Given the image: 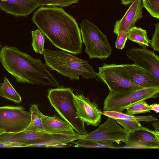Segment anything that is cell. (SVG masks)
<instances>
[{
    "mask_svg": "<svg viewBox=\"0 0 159 159\" xmlns=\"http://www.w3.org/2000/svg\"><path fill=\"white\" fill-rule=\"evenodd\" d=\"M32 21L57 48L74 55L82 52L81 32L75 19L61 8L42 7Z\"/></svg>",
    "mask_w": 159,
    "mask_h": 159,
    "instance_id": "obj_1",
    "label": "cell"
},
{
    "mask_svg": "<svg viewBox=\"0 0 159 159\" xmlns=\"http://www.w3.org/2000/svg\"><path fill=\"white\" fill-rule=\"evenodd\" d=\"M0 62L17 82L53 87L59 85L40 59L16 47H3L0 51Z\"/></svg>",
    "mask_w": 159,
    "mask_h": 159,
    "instance_id": "obj_2",
    "label": "cell"
},
{
    "mask_svg": "<svg viewBox=\"0 0 159 159\" xmlns=\"http://www.w3.org/2000/svg\"><path fill=\"white\" fill-rule=\"evenodd\" d=\"M45 65L51 70H55L71 80H79V76L89 79L95 78V72L88 62L60 51L44 49L43 53Z\"/></svg>",
    "mask_w": 159,
    "mask_h": 159,
    "instance_id": "obj_3",
    "label": "cell"
},
{
    "mask_svg": "<svg viewBox=\"0 0 159 159\" xmlns=\"http://www.w3.org/2000/svg\"><path fill=\"white\" fill-rule=\"evenodd\" d=\"M74 94L71 88L60 86L49 90L48 98L51 105L60 117L70 125L77 134L84 135L88 132L85 128L84 123L78 118Z\"/></svg>",
    "mask_w": 159,
    "mask_h": 159,
    "instance_id": "obj_4",
    "label": "cell"
},
{
    "mask_svg": "<svg viewBox=\"0 0 159 159\" xmlns=\"http://www.w3.org/2000/svg\"><path fill=\"white\" fill-rule=\"evenodd\" d=\"M159 86L132 90L111 91L105 99L103 111L123 112L128 107L149 98L156 99L159 96Z\"/></svg>",
    "mask_w": 159,
    "mask_h": 159,
    "instance_id": "obj_5",
    "label": "cell"
},
{
    "mask_svg": "<svg viewBox=\"0 0 159 159\" xmlns=\"http://www.w3.org/2000/svg\"><path fill=\"white\" fill-rule=\"evenodd\" d=\"M80 28L85 52L90 58L105 59L110 56L112 48L107 37L97 26L84 19L81 21Z\"/></svg>",
    "mask_w": 159,
    "mask_h": 159,
    "instance_id": "obj_6",
    "label": "cell"
},
{
    "mask_svg": "<svg viewBox=\"0 0 159 159\" xmlns=\"http://www.w3.org/2000/svg\"><path fill=\"white\" fill-rule=\"evenodd\" d=\"M98 80L107 86L109 91H122L143 88L134 83L124 64L104 63L97 73Z\"/></svg>",
    "mask_w": 159,
    "mask_h": 159,
    "instance_id": "obj_7",
    "label": "cell"
},
{
    "mask_svg": "<svg viewBox=\"0 0 159 159\" xmlns=\"http://www.w3.org/2000/svg\"><path fill=\"white\" fill-rule=\"evenodd\" d=\"M129 132L121 127L115 119L108 117L95 130L82 135L81 139L90 140L105 145L126 143Z\"/></svg>",
    "mask_w": 159,
    "mask_h": 159,
    "instance_id": "obj_8",
    "label": "cell"
},
{
    "mask_svg": "<svg viewBox=\"0 0 159 159\" xmlns=\"http://www.w3.org/2000/svg\"><path fill=\"white\" fill-rule=\"evenodd\" d=\"M31 119L30 111L22 106L7 105L0 107V129L6 133H14L25 129Z\"/></svg>",
    "mask_w": 159,
    "mask_h": 159,
    "instance_id": "obj_9",
    "label": "cell"
},
{
    "mask_svg": "<svg viewBox=\"0 0 159 159\" xmlns=\"http://www.w3.org/2000/svg\"><path fill=\"white\" fill-rule=\"evenodd\" d=\"M74 102L78 118L88 125H98L102 111L96 103L83 94H74Z\"/></svg>",
    "mask_w": 159,
    "mask_h": 159,
    "instance_id": "obj_10",
    "label": "cell"
},
{
    "mask_svg": "<svg viewBox=\"0 0 159 159\" xmlns=\"http://www.w3.org/2000/svg\"><path fill=\"white\" fill-rule=\"evenodd\" d=\"M125 145L117 149H158L159 131L139 129L129 132Z\"/></svg>",
    "mask_w": 159,
    "mask_h": 159,
    "instance_id": "obj_11",
    "label": "cell"
},
{
    "mask_svg": "<svg viewBox=\"0 0 159 159\" xmlns=\"http://www.w3.org/2000/svg\"><path fill=\"white\" fill-rule=\"evenodd\" d=\"M52 136V134L47 132L24 130L17 133H5L0 135V142L15 143L23 147H31L50 140Z\"/></svg>",
    "mask_w": 159,
    "mask_h": 159,
    "instance_id": "obj_12",
    "label": "cell"
},
{
    "mask_svg": "<svg viewBox=\"0 0 159 159\" xmlns=\"http://www.w3.org/2000/svg\"><path fill=\"white\" fill-rule=\"evenodd\" d=\"M154 51L146 48H132L126 52V55L134 64L150 72L159 80V57Z\"/></svg>",
    "mask_w": 159,
    "mask_h": 159,
    "instance_id": "obj_13",
    "label": "cell"
},
{
    "mask_svg": "<svg viewBox=\"0 0 159 159\" xmlns=\"http://www.w3.org/2000/svg\"><path fill=\"white\" fill-rule=\"evenodd\" d=\"M143 8L141 0L134 1L122 18L116 21L114 26V33L117 35L122 32H128L135 26L136 22L143 17Z\"/></svg>",
    "mask_w": 159,
    "mask_h": 159,
    "instance_id": "obj_14",
    "label": "cell"
},
{
    "mask_svg": "<svg viewBox=\"0 0 159 159\" xmlns=\"http://www.w3.org/2000/svg\"><path fill=\"white\" fill-rule=\"evenodd\" d=\"M40 5L34 0H7L0 2V8L5 13L23 16L30 14Z\"/></svg>",
    "mask_w": 159,
    "mask_h": 159,
    "instance_id": "obj_15",
    "label": "cell"
},
{
    "mask_svg": "<svg viewBox=\"0 0 159 159\" xmlns=\"http://www.w3.org/2000/svg\"><path fill=\"white\" fill-rule=\"evenodd\" d=\"M132 81L142 88L159 86V80L149 71L134 64H124Z\"/></svg>",
    "mask_w": 159,
    "mask_h": 159,
    "instance_id": "obj_16",
    "label": "cell"
},
{
    "mask_svg": "<svg viewBox=\"0 0 159 159\" xmlns=\"http://www.w3.org/2000/svg\"><path fill=\"white\" fill-rule=\"evenodd\" d=\"M41 120L45 132L50 134H60L75 135V132L72 126L67 122L62 120L57 116H50L42 114Z\"/></svg>",
    "mask_w": 159,
    "mask_h": 159,
    "instance_id": "obj_17",
    "label": "cell"
},
{
    "mask_svg": "<svg viewBox=\"0 0 159 159\" xmlns=\"http://www.w3.org/2000/svg\"><path fill=\"white\" fill-rule=\"evenodd\" d=\"M51 139L44 143L32 145L31 147L52 148L55 145L68 143L82 138V135L77 133L75 135H68L60 134H52Z\"/></svg>",
    "mask_w": 159,
    "mask_h": 159,
    "instance_id": "obj_18",
    "label": "cell"
},
{
    "mask_svg": "<svg viewBox=\"0 0 159 159\" xmlns=\"http://www.w3.org/2000/svg\"><path fill=\"white\" fill-rule=\"evenodd\" d=\"M128 39L137 43L143 48L149 46L151 41L148 38L146 30L135 26L128 32Z\"/></svg>",
    "mask_w": 159,
    "mask_h": 159,
    "instance_id": "obj_19",
    "label": "cell"
},
{
    "mask_svg": "<svg viewBox=\"0 0 159 159\" xmlns=\"http://www.w3.org/2000/svg\"><path fill=\"white\" fill-rule=\"evenodd\" d=\"M102 115L114 119H126L139 122H149L158 119L157 118L151 115L135 116L133 115L129 114L126 113L113 111H102Z\"/></svg>",
    "mask_w": 159,
    "mask_h": 159,
    "instance_id": "obj_20",
    "label": "cell"
},
{
    "mask_svg": "<svg viewBox=\"0 0 159 159\" xmlns=\"http://www.w3.org/2000/svg\"><path fill=\"white\" fill-rule=\"evenodd\" d=\"M0 96L17 104L22 102L20 95L6 77H4L3 83L0 86Z\"/></svg>",
    "mask_w": 159,
    "mask_h": 159,
    "instance_id": "obj_21",
    "label": "cell"
},
{
    "mask_svg": "<svg viewBox=\"0 0 159 159\" xmlns=\"http://www.w3.org/2000/svg\"><path fill=\"white\" fill-rule=\"evenodd\" d=\"M38 106V104H32L30 107L31 120L28 126L24 130L45 132L43 127L41 118L42 113L39 110Z\"/></svg>",
    "mask_w": 159,
    "mask_h": 159,
    "instance_id": "obj_22",
    "label": "cell"
},
{
    "mask_svg": "<svg viewBox=\"0 0 159 159\" xmlns=\"http://www.w3.org/2000/svg\"><path fill=\"white\" fill-rule=\"evenodd\" d=\"M31 34L32 46L33 50L36 53L43 54L44 49L45 35L39 29L32 31Z\"/></svg>",
    "mask_w": 159,
    "mask_h": 159,
    "instance_id": "obj_23",
    "label": "cell"
},
{
    "mask_svg": "<svg viewBox=\"0 0 159 159\" xmlns=\"http://www.w3.org/2000/svg\"><path fill=\"white\" fill-rule=\"evenodd\" d=\"M118 124L128 132L139 129L150 131L148 128L142 126L139 121L126 119H115Z\"/></svg>",
    "mask_w": 159,
    "mask_h": 159,
    "instance_id": "obj_24",
    "label": "cell"
},
{
    "mask_svg": "<svg viewBox=\"0 0 159 159\" xmlns=\"http://www.w3.org/2000/svg\"><path fill=\"white\" fill-rule=\"evenodd\" d=\"M75 144V147L83 148H101L117 149L118 146L114 144L112 145H105L101 144L93 141L80 139L78 140L71 142Z\"/></svg>",
    "mask_w": 159,
    "mask_h": 159,
    "instance_id": "obj_25",
    "label": "cell"
},
{
    "mask_svg": "<svg viewBox=\"0 0 159 159\" xmlns=\"http://www.w3.org/2000/svg\"><path fill=\"white\" fill-rule=\"evenodd\" d=\"M126 113L131 115L141 113L151 112L149 105L145 101L137 103L126 109Z\"/></svg>",
    "mask_w": 159,
    "mask_h": 159,
    "instance_id": "obj_26",
    "label": "cell"
},
{
    "mask_svg": "<svg viewBox=\"0 0 159 159\" xmlns=\"http://www.w3.org/2000/svg\"><path fill=\"white\" fill-rule=\"evenodd\" d=\"M144 7L153 17L159 19V0H143Z\"/></svg>",
    "mask_w": 159,
    "mask_h": 159,
    "instance_id": "obj_27",
    "label": "cell"
},
{
    "mask_svg": "<svg viewBox=\"0 0 159 159\" xmlns=\"http://www.w3.org/2000/svg\"><path fill=\"white\" fill-rule=\"evenodd\" d=\"M40 6L64 7L77 3L80 0H34Z\"/></svg>",
    "mask_w": 159,
    "mask_h": 159,
    "instance_id": "obj_28",
    "label": "cell"
},
{
    "mask_svg": "<svg viewBox=\"0 0 159 159\" xmlns=\"http://www.w3.org/2000/svg\"><path fill=\"white\" fill-rule=\"evenodd\" d=\"M155 31L149 44L154 51H159V22L155 25Z\"/></svg>",
    "mask_w": 159,
    "mask_h": 159,
    "instance_id": "obj_29",
    "label": "cell"
},
{
    "mask_svg": "<svg viewBox=\"0 0 159 159\" xmlns=\"http://www.w3.org/2000/svg\"><path fill=\"white\" fill-rule=\"evenodd\" d=\"M115 42L116 48L121 50L125 48V45L128 39V32H122L117 35Z\"/></svg>",
    "mask_w": 159,
    "mask_h": 159,
    "instance_id": "obj_30",
    "label": "cell"
},
{
    "mask_svg": "<svg viewBox=\"0 0 159 159\" xmlns=\"http://www.w3.org/2000/svg\"><path fill=\"white\" fill-rule=\"evenodd\" d=\"M18 147H23L21 145L15 143L0 142V148H13Z\"/></svg>",
    "mask_w": 159,
    "mask_h": 159,
    "instance_id": "obj_31",
    "label": "cell"
},
{
    "mask_svg": "<svg viewBox=\"0 0 159 159\" xmlns=\"http://www.w3.org/2000/svg\"><path fill=\"white\" fill-rule=\"evenodd\" d=\"M151 110H153L156 113L159 112V104L156 103H153L149 105Z\"/></svg>",
    "mask_w": 159,
    "mask_h": 159,
    "instance_id": "obj_32",
    "label": "cell"
},
{
    "mask_svg": "<svg viewBox=\"0 0 159 159\" xmlns=\"http://www.w3.org/2000/svg\"><path fill=\"white\" fill-rule=\"evenodd\" d=\"M71 146L70 145L68 144L67 143L61 144L54 146L52 148H65L70 147Z\"/></svg>",
    "mask_w": 159,
    "mask_h": 159,
    "instance_id": "obj_33",
    "label": "cell"
},
{
    "mask_svg": "<svg viewBox=\"0 0 159 159\" xmlns=\"http://www.w3.org/2000/svg\"><path fill=\"white\" fill-rule=\"evenodd\" d=\"M152 125V126L156 129V130L158 131L159 130V122L158 119L157 120L153 121Z\"/></svg>",
    "mask_w": 159,
    "mask_h": 159,
    "instance_id": "obj_34",
    "label": "cell"
},
{
    "mask_svg": "<svg viewBox=\"0 0 159 159\" xmlns=\"http://www.w3.org/2000/svg\"><path fill=\"white\" fill-rule=\"evenodd\" d=\"M135 0H120L122 4L126 6L132 3Z\"/></svg>",
    "mask_w": 159,
    "mask_h": 159,
    "instance_id": "obj_35",
    "label": "cell"
},
{
    "mask_svg": "<svg viewBox=\"0 0 159 159\" xmlns=\"http://www.w3.org/2000/svg\"><path fill=\"white\" fill-rule=\"evenodd\" d=\"M6 133L5 131L2 129H0V135H2Z\"/></svg>",
    "mask_w": 159,
    "mask_h": 159,
    "instance_id": "obj_36",
    "label": "cell"
},
{
    "mask_svg": "<svg viewBox=\"0 0 159 159\" xmlns=\"http://www.w3.org/2000/svg\"><path fill=\"white\" fill-rule=\"evenodd\" d=\"M1 47V45L0 43V49Z\"/></svg>",
    "mask_w": 159,
    "mask_h": 159,
    "instance_id": "obj_37",
    "label": "cell"
}]
</instances>
